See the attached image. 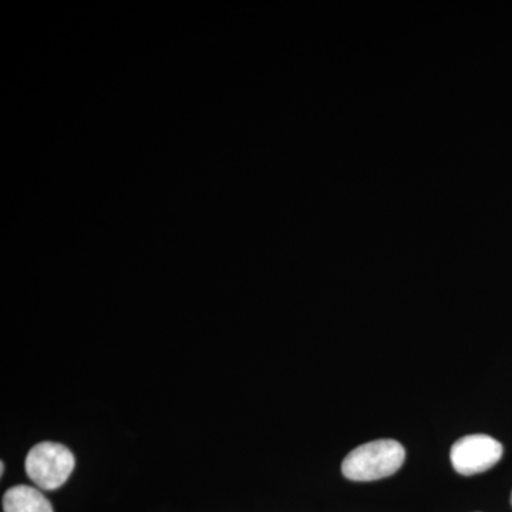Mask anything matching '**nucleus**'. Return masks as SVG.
Masks as SVG:
<instances>
[{"label":"nucleus","mask_w":512,"mask_h":512,"mask_svg":"<svg viewBox=\"0 0 512 512\" xmlns=\"http://www.w3.org/2000/svg\"><path fill=\"white\" fill-rule=\"evenodd\" d=\"M406 450L396 440H375L350 451L342 463L343 476L352 481H376L402 468Z\"/></svg>","instance_id":"f257e3e1"},{"label":"nucleus","mask_w":512,"mask_h":512,"mask_svg":"<svg viewBox=\"0 0 512 512\" xmlns=\"http://www.w3.org/2000/svg\"><path fill=\"white\" fill-rule=\"evenodd\" d=\"M76 460L66 446L53 441L36 444L26 457V473L42 490H57L72 476Z\"/></svg>","instance_id":"f03ea898"},{"label":"nucleus","mask_w":512,"mask_h":512,"mask_svg":"<svg viewBox=\"0 0 512 512\" xmlns=\"http://www.w3.org/2000/svg\"><path fill=\"white\" fill-rule=\"evenodd\" d=\"M503 457L500 441L485 434L466 436L454 443L450 460L454 470L463 476H474L493 468Z\"/></svg>","instance_id":"7ed1b4c3"},{"label":"nucleus","mask_w":512,"mask_h":512,"mask_svg":"<svg viewBox=\"0 0 512 512\" xmlns=\"http://www.w3.org/2000/svg\"><path fill=\"white\" fill-rule=\"evenodd\" d=\"M5 512H55L45 495L30 485H15L3 495Z\"/></svg>","instance_id":"20e7f679"},{"label":"nucleus","mask_w":512,"mask_h":512,"mask_svg":"<svg viewBox=\"0 0 512 512\" xmlns=\"http://www.w3.org/2000/svg\"><path fill=\"white\" fill-rule=\"evenodd\" d=\"M511 504H512V494H511Z\"/></svg>","instance_id":"39448f33"}]
</instances>
